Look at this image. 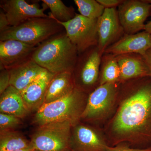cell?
<instances>
[{
  "label": "cell",
  "instance_id": "obj_1",
  "mask_svg": "<svg viewBox=\"0 0 151 151\" xmlns=\"http://www.w3.org/2000/svg\"><path fill=\"white\" fill-rule=\"evenodd\" d=\"M105 132L112 147L127 143L135 148H151V78L120 83L116 111Z\"/></svg>",
  "mask_w": 151,
  "mask_h": 151
},
{
  "label": "cell",
  "instance_id": "obj_2",
  "mask_svg": "<svg viewBox=\"0 0 151 151\" xmlns=\"http://www.w3.org/2000/svg\"><path fill=\"white\" fill-rule=\"evenodd\" d=\"M78 51L65 30L37 46L32 59L52 74L72 73L77 62Z\"/></svg>",
  "mask_w": 151,
  "mask_h": 151
},
{
  "label": "cell",
  "instance_id": "obj_3",
  "mask_svg": "<svg viewBox=\"0 0 151 151\" xmlns=\"http://www.w3.org/2000/svg\"><path fill=\"white\" fill-rule=\"evenodd\" d=\"M88 94L75 87L67 96L54 102L43 104L36 112L33 123L38 127L65 121L77 124L81 120Z\"/></svg>",
  "mask_w": 151,
  "mask_h": 151
},
{
  "label": "cell",
  "instance_id": "obj_4",
  "mask_svg": "<svg viewBox=\"0 0 151 151\" xmlns=\"http://www.w3.org/2000/svg\"><path fill=\"white\" fill-rule=\"evenodd\" d=\"M64 30L62 25L50 17L34 18L0 32V41L14 40L37 46Z\"/></svg>",
  "mask_w": 151,
  "mask_h": 151
},
{
  "label": "cell",
  "instance_id": "obj_5",
  "mask_svg": "<svg viewBox=\"0 0 151 151\" xmlns=\"http://www.w3.org/2000/svg\"><path fill=\"white\" fill-rule=\"evenodd\" d=\"M75 124L65 121L39 126L31 137L30 147L39 151L67 150L71 129Z\"/></svg>",
  "mask_w": 151,
  "mask_h": 151
},
{
  "label": "cell",
  "instance_id": "obj_6",
  "mask_svg": "<svg viewBox=\"0 0 151 151\" xmlns=\"http://www.w3.org/2000/svg\"><path fill=\"white\" fill-rule=\"evenodd\" d=\"M120 83L99 85L88 94L81 120L95 122L106 119L116 108Z\"/></svg>",
  "mask_w": 151,
  "mask_h": 151
},
{
  "label": "cell",
  "instance_id": "obj_7",
  "mask_svg": "<svg viewBox=\"0 0 151 151\" xmlns=\"http://www.w3.org/2000/svg\"><path fill=\"white\" fill-rule=\"evenodd\" d=\"M103 55L98 46L92 47L78 55L73 74L76 87L89 94L99 85V76Z\"/></svg>",
  "mask_w": 151,
  "mask_h": 151
},
{
  "label": "cell",
  "instance_id": "obj_8",
  "mask_svg": "<svg viewBox=\"0 0 151 151\" xmlns=\"http://www.w3.org/2000/svg\"><path fill=\"white\" fill-rule=\"evenodd\" d=\"M57 22L63 26L67 36L76 47L78 55L92 47L98 46V19L87 18L76 13L74 17L69 21Z\"/></svg>",
  "mask_w": 151,
  "mask_h": 151
},
{
  "label": "cell",
  "instance_id": "obj_9",
  "mask_svg": "<svg viewBox=\"0 0 151 151\" xmlns=\"http://www.w3.org/2000/svg\"><path fill=\"white\" fill-rule=\"evenodd\" d=\"M117 10L125 34L145 30V22L151 14L150 4L145 0H124Z\"/></svg>",
  "mask_w": 151,
  "mask_h": 151
},
{
  "label": "cell",
  "instance_id": "obj_10",
  "mask_svg": "<svg viewBox=\"0 0 151 151\" xmlns=\"http://www.w3.org/2000/svg\"><path fill=\"white\" fill-rule=\"evenodd\" d=\"M105 137L96 129L79 122L71 129L69 149L72 151H107Z\"/></svg>",
  "mask_w": 151,
  "mask_h": 151
},
{
  "label": "cell",
  "instance_id": "obj_11",
  "mask_svg": "<svg viewBox=\"0 0 151 151\" xmlns=\"http://www.w3.org/2000/svg\"><path fill=\"white\" fill-rule=\"evenodd\" d=\"M29 4L24 0H1L0 7L4 12L11 27H15L34 18L49 17L44 12L48 8L43 4Z\"/></svg>",
  "mask_w": 151,
  "mask_h": 151
},
{
  "label": "cell",
  "instance_id": "obj_12",
  "mask_svg": "<svg viewBox=\"0 0 151 151\" xmlns=\"http://www.w3.org/2000/svg\"><path fill=\"white\" fill-rule=\"evenodd\" d=\"M98 47L102 55L109 47L119 40L125 34L119 20L116 8L105 9L98 19Z\"/></svg>",
  "mask_w": 151,
  "mask_h": 151
},
{
  "label": "cell",
  "instance_id": "obj_13",
  "mask_svg": "<svg viewBox=\"0 0 151 151\" xmlns=\"http://www.w3.org/2000/svg\"><path fill=\"white\" fill-rule=\"evenodd\" d=\"M37 46L14 40L0 41V69H10L32 59Z\"/></svg>",
  "mask_w": 151,
  "mask_h": 151
},
{
  "label": "cell",
  "instance_id": "obj_14",
  "mask_svg": "<svg viewBox=\"0 0 151 151\" xmlns=\"http://www.w3.org/2000/svg\"><path fill=\"white\" fill-rule=\"evenodd\" d=\"M151 48V35L146 31L134 34H124L105 50L104 54L116 56L121 55L138 54L143 55Z\"/></svg>",
  "mask_w": 151,
  "mask_h": 151
},
{
  "label": "cell",
  "instance_id": "obj_15",
  "mask_svg": "<svg viewBox=\"0 0 151 151\" xmlns=\"http://www.w3.org/2000/svg\"><path fill=\"white\" fill-rule=\"evenodd\" d=\"M54 75L46 70L21 92L30 112H36L43 105L47 86Z\"/></svg>",
  "mask_w": 151,
  "mask_h": 151
},
{
  "label": "cell",
  "instance_id": "obj_16",
  "mask_svg": "<svg viewBox=\"0 0 151 151\" xmlns=\"http://www.w3.org/2000/svg\"><path fill=\"white\" fill-rule=\"evenodd\" d=\"M120 69V83L149 77V73L142 55L138 54L121 55L116 56Z\"/></svg>",
  "mask_w": 151,
  "mask_h": 151
},
{
  "label": "cell",
  "instance_id": "obj_17",
  "mask_svg": "<svg viewBox=\"0 0 151 151\" xmlns=\"http://www.w3.org/2000/svg\"><path fill=\"white\" fill-rule=\"evenodd\" d=\"M11 86L21 92L31 83L46 71L32 59L8 69Z\"/></svg>",
  "mask_w": 151,
  "mask_h": 151
},
{
  "label": "cell",
  "instance_id": "obj_18",
  "mask_svg": "<svg viewBox=\"0 0 151 151\" xmlns=\"http://www.w3.org/2000/svg\"><path fill=\"white\" fill-rule=\"evenodd\" d=\"M0 112L22 119L30 113L20 91L10 85L0 97Z\"/></svg>",
  "mask_w": 151,
  "mask_h": 151
},
{
  "label": "cell",
  "instance_id": "obj_19",
  "mask_svg": "<svg viewBox=\"0 0 151 151\" xmlns=\"http://www.w3.org/2000/svg\"><path fill=\"white\" fill-rule=\"evenodd\" d=\"M75 87L71 72L55 74L47 86L43 104L54 102L67 96Z\"/></svg>",
  "mask_w": 151,
  "mask_h": 151
},
{
  "label": "cell",
  "instance_id": "obj_20",
  "mask_svg": "<svg viewBox=\"0 0 151 151\" xmlns=\"http://www.w3.org/2000/svg\"><path fill=\"white\" fill-rule=\"evenodd\" d=\"M120 72L116 56L104 54L100 65L99 85L107 83H120Z\"/></svg>",
  "mask_w": 151,
  "mask_h": 151
},
{
  "label": "cell",
  "instance_id": "obj_21",
  "mask_svg": "<svg viewBox=\"0 0 151 151\" xmlns=\"http://www.w3.org/2000/svg\"><path fill=\"white\" fill-rule=\"evenodd\" d=\"M30 141L15 130L0 132V151H17L29 148Z\"/></svg>",
  "mask_w": 151,
  "mask_h": 151
},
{
  "label": "cell",
  "instance_id": "obj_22",
  "mask_svg": "<svg viewBox=\"0 0 151 151\" xmlns=\"http://www.w3.org/2000/svg\"><path fill=\"white\" fill-rule=\"evenodd\" d=\"M42 2L50 9L49 16L57 21L66 22L75 16L73 7L67 6L61 0H42Z\"/></svg>",
  "mask_w": 151,
  "mask_h": 151
},
{
  "label": "cell",
  "instance_id": "obj_23",
  "mask_svg": "<svg viewBox=\"0 0 151 151\" xmlns=\"http://www.w3.org/2000/svg\"><path fill=\"white\" fill-rule=\"evenodd\" d=\"M80 14L87 18L96 19L103 14L105 9L97 0H74Z\"/></svg>",
  "mask_w": 151,
  "mask_h": 151
},
{
  "label": "cell",
  "instance_id": "obj_24",
  "mask_svg": "<svg viewBox=\"0 0 151 151\" xmlns=\"http://www.w3.org/2000/svg\"><path fill=\"white\" fill-rule=\"evenodd\" d=\"M22 119L16 116L0 113V132L15 130L22 124Z\"/></svg>",
  "mask_w": 151,
  "mask_h": 151
},
{
  "label": "cell",
  "instance_id": "obj_25",
  "mask_svg": "<svg viewBox=\"0 0 151 151\" xmlns=\"http://www.w3.org/2000/svg\"><path fill=\"white\" fill-rule=\"evenodd\" d=\"M0 70V94H1L10 85V74L8 69L2 68Z\"/></svg>",
  "mask_w": 151,
  "mask_h": 151
},
{
  "label": "cell",
  "instance_id": "obj_26",
  "mask_svg": "<svg viewBox=\"0 0 151 151\" xmlns=\"http://www.w3.org/2000/svg\"><path fill=\"white\" fill-rule=\"evenodd\" d=\"M107 151H151V148L146 149L131 148L124 144H120L113 147H108Z\"/></svg>",
  "mask_w": 151,
  "mask_h": 151
},
{
  "label": "cell",
  "instance_id": "obj_27",
  "mask_svg": "<svg viewBox=\"0 0 151 151\" xmlns=\"http://www.w3.org/2000/svg\"><path fill=\"white\" fill-rule=\"evenodd\" d=\"M105 9L116 8L124 2V0H97Z\"/></svg>",
  "mask_w": 151,
  "mask_h": 151
},
{
  "label": "cell",
  "instance_id": "obj_28",
  "mask_svg": "<svg viewBox=\"0 0 151 151\" xmlns=\"http://www.w3.org/2000/svg\"><path fill=\"white\" fill-rule=\"evenodd\" d=\"M8 21L4 11L0 9V32H2L9 27Z\"/></svg>",
  "mask_w": 151,
  "mask_h": 151
},
{
  "label": "cell",
  "instance_id": "obj_29",
  "mask_svg": "<svg viewBox=\"0 0 151 151\" xmlns=\"http://www.w3.org/2000/svg\"><path fill=\"white\" fill-rule=\"evenodd\" d=\"M143 56L148 69L149 77L151 78V48L147 50Z\"/></svg>",
  "mask_w": 151,
  "mask_h": 151
},
{
  "label": "cell",
  "instance_id": "obj_30",
  "mask_svg": "<svg viewBox=\"0 0 151 151\" xmlns=\"http://www.w3.org/2000/svg\"><path fill=\"white\" fill-rule=\"evenodd\" d=\"M145 31L151 35V19L146 24Z\"/></svg>",
  "mask_w": 151,
  "mask_h": 151
},
{
  "label": "cell",
  "instance_id": "obj_31",
  "mask_svg": "<svg viewBox=\"0 0 151 151\" xmlns=\"http://www.w3.org/2000/svg\"><path fill=\"white\" fill-rule=\"evenodd\" d=\"M33 150L30 148H29L24 149V150H20L17 151H32Z\"/></svg>",
  "mask_w": 151,
  "mask_h": 151
},
{
  "label": "cell",
  "instance_id": "obj_32",
  "mask_svg": "<svg viewBox=\"0 0 151 151\" xmlns=\"http://www.w3.org/2000/svg\"><path fill=\"white\" fill-rule=\"evenodd\" d=\"M147 2L149 3L150 4L151 7V0H145Z\"/></svg>",
  "mask_w": 151,
  "mask_h": 151
},
{
  "label": "cell",
  "instance_id": "obj_33",
  "mask_svg": "<svg viewBox=\"0 0 151 151\" xmlns=\"http://www.w3.org/2000/svg\"><path fill=\"white\" fill-rule=\"evenodd\" d=\"M65 151H71V150H70V149H68V150H67Z\"/></svg>",
  "mask_w": 151,
  "mask_h": 151
},
{
  "label": "cell",
  "instance_id": "obj_34",
  "mask_svg": "<svg viewBox=\"0 0 151 151\" xmlns=\"http://www.w3.org/2000/svg\"><path fill=\"white\" fill-rule=\"evenodd\" d=\"M32 151H39L35 150H33Z\"/></svg>",
  "mask_w": 151,
  "mask_h": 151
}]
</instances>
